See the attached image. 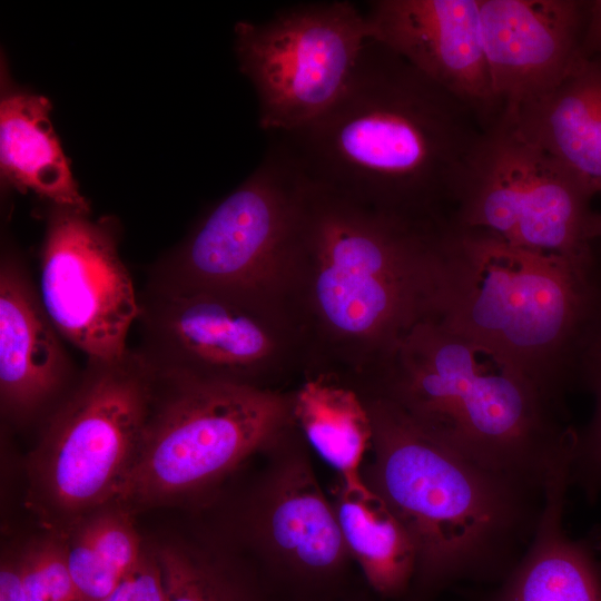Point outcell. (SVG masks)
<instances>
[{"mask_svg": "<svg viewBox=\"0 0 601 601\" xmlns=\"http://www.w3.org/2000/svg\"><path fill=\"white\" fill-rule=\"evenodd\" d=\"M501 116L593 195L601 193V57L581 59L552 90Z\"/></svg>", "mask_w": 601, "mask_h": 601, "instance_id": "2e32d148", "label": "cell"}, {"mask_svg": "<svg viewBox=\"0 0 601 601\" xmlns=\"http://www.w3.org/2000/svg\"><path fill=\"white\" fill-rule=\"evenodd\" d=\"M363 11L368 38L465 101L489 126L499 118L480 0H374Z\"/></svg>", "mask_w": 601, "mask_h": 601, "instance_id": "5bb4252c", "label": "cell"}, {"mask_svg": "<svg viewBox=\"0 0 601 601\" xmlns=\"http://www.w3.org/2000/svg\"><path fill=\"white\" fill-rule=\"evenodd\" d=\"M48 317L22 258L3 247L0 259L1 415L22 426L43 421L77 385L80 374Z\"/></svg>", "mask_w": 601, "mask_h": 601, "instance_id": "9a60e30c", "label": "cell"}, {"mask_svg": "<svg viewBox=\"0 0 601 601\" xmlns=\"http://www.w3.org/2000/svg\"><path fill=\"white\" fill-rule=\"evenodd\" d=\"M305 188L302 170L275 139L257 168L152 265L146 286L210 290L288 314L290 248Z\"/></svg>", "mask_w": 601, "mask_h": 601, "instance_id": "ba28073f", "label": "cell"}, {"mask_svg": "<svg viewBox=\"0 0 601 601\" xmlns=\"http://www.w3.org/2000/svg\"><path fill=\"white\" fill-rule=\"evenodd\" d=\"M50 102L42 96L6 91L0 105V162L3 178L50 205L90 213L52 129Z\"/></svg>", "mask_w": 601, "mask_h": 601, "instance_id": "ac0fdd59", "label": "cell"}, {"mask_svg": "<svg viewBox=\"0 0 601 601\" xmlns=\"http://www.w3.org/2000/svg\"><path fill=\"white\" fill-rule=\"evenodd\" d=\"M140 344L158 376L277 390L273 383L305 367L290 316L278 308L210 290L139 294Z\"/></svg>", "mask_w": 601, "mask_h": 601, "instance_id": "9c48e42d", "label": "cell"}, {"mask_svg": "<svg viewBox=\"0 0 601 601\" xmlns=\"http://www.w3.org/2000/svg\"><path fill=\"white\" fill-rule=\"evenodd\" d=\"M600 305L598 265L449 227L433 317L561 403Z\"/></svg>", "mask_w": 601, "mask_h": 601, "instance_id": "5b68a950", "label": "cell"}, {"mask_svg": "<svg viewBox=\"0 0 601 601\" xmlns=\"http://www.w3.org/2000/svg\"><path fill=\"white\" fill-rule=\"evenodd\" d=\"M592 237L594 240H601V213H594L593 215Z\"/></svg>", "mask_w": 601, "mask_h": 601, "instance_id": "f1b7e54d", "label": "cell"}, {"mask_svg": "<svg viewBox=\"0 0 601 601\" xmlns=\"http://www.w3.org/2000/svg\"><path fill=\"white\" fill-rule=\"evenodd\" d=\"M263 526L279 556L306 575L333 573L347 551L335 506L306 465L288 466L279 476Z\"/></svg>", "mask_w": 601, "mask_h": 601, "instance_id": "d6986e66", "label": "cell"}, {"mask_svg": "<svg viewBox=\"0 0 601 601\" xmlns=\"http://www.w3.org/2000/svg\"><path fill=\"white\" fill-rule=\"evenodd\" d=\"M335 511L345 545L371 587L384 597L402 594L414 579L416 549L387 503L361 475L342 479Z\"/></svg>", "mask_w": 601, "mask_h": 601, "instance_id": "ffe728a7", "label": "cell"}, {"mask_svg": "<svg viewBox=\"0 0 601 601\" xmlns=\"http://www.w3.org/2000/svg\"><path fill=\"white\" fill-rule=\"evenodd\" d=\"M577 380L593 393L595 407L585 433H578L571 479L580 474L589 489L594 490L601 484V305L582 338L575 366Z\"/></svg>", "mask_w": 601, "mask_h": 601, "instance_id": "cb8c5ba5", "label": "cell"}, {"mask_svg": "<svg viewBox=\"0 0 601 601\" xmlns=\"http://www.w3.org/2000/svg\"><path fill=\"white\" fill-rule=\"evenodd\" d=\"M109 218L50 205L39 252L38 293L61 337L89 359L117 361L140 314L139 294Z\"/></svg>", "mask_w": 601, "mask_h": 601, "instance_id": "7c38bea8", "label": "cell"}, {"mask_svg": "<svg viewBox=\"0 0 601 601\" xmlns=\"http://www.w3.org/2000/svg\"><path fill=\"white\" fill-rule=\"evenodd\" d=\"M597 57H601V55H600V56H597Z\"/></svg>", "mask_w": 601, "mask_h": 601, "instance_id": "f546056e", "label": "cell"}, {"mask_svg": "<svg viewBox=\"0 0 601 601\" xmlns=\"http://www.w3.org/2000/svg\"><path fill=\"white\" fill-rule=\"evenodd\" d=\"M63 538L67 564L85 601H102L140 558L131 513L110 503L76 523Z\"/></svg>", "mask_w": 601, "mask_h": 601, "instance_id": "7402d4cb", "label": "cell"}, {"mask_svg": "<svg viewBox=\"0 0 601 601\" xmlns=\"http://www.w3.org/2000/svg\"><path fill=\"white\" fill-rule=\"evenodd\" d=\"M155 553L165 601H258L250 585L216 559L181 544H165Z\"/></svg>", "mask_w": 601, "mask_h": 601, "instance_id": "603a6c76", "label": "cell"}, {"mask_svg": "<svg viewBox=\"0 0 601 601\" xmlns=\"http://www.w3.org/2000/svg\"><path fill=\"white\" fill-rule=\"evenodd\" d=\"M372 423L368 485L416 549L414 579L427 589L504 578L528 549L545 490L463 456L380 394L359 392Z\"/></svg>", "mask_w": 601, "mask_h": 601, "instance_id": "3957f363", "label": "cell"}, {"mask_svg": "<svg viewBox=\"0 0 601 601\" xmlns=\"http://www.w3.org/2000/svg\"><path fill=\"white\" fill-rule=\"evenodd\" d=\"M489 127L465 101L368 38L334 104L274 136L313 186L443 227Z\"/></svg>", "mask_w": 601, "mask_h": 601, "instance_id": "6da1fadb", "label": "cell"}, {"mask_svg": "<svg viewBox=\"0 0 601 601\" xmlns=\"http://www.w3.org/2000/svg\"><path fill=\"white\" fill-rule=\"evenodd\" d=\"M358 387L472 462L542 490L574 456L578 432L563 404L436 317L416 324Z\"/></svg>", "mask_w": 601, "mask_h": 601, "instance_id": "277c9868", "label": "cell"}, {"mask_svg": "<svg viewBox=\"0 0 601 601\" xmlns=\"http://www.w3.org/2000/svg\"><path fill=\"white\" fill-rule=\"evenodd\" d=\"M593 196L500 116L486 129L457 191L450 226L485 230L512 245L593 267Z\"/></svg>", "mask_w": 601, "mask_h": 601, "instance_id": "30bf717a", "label": "cell"}, {"mask_svg": "<svg viewBox=\"0 0 601 601\" xmlns=\"http://www.w3.org/2000/svg\"><path fill=\"white\" fill-rule=\"evenodd\" d=\"M587 1L480 0L482 46L499 115L556 87L582 59Z\"/></svg>", "mask_w": 601, "mask_h": 601, "instance_id": "4fadbf2b", "label": "cell"}, {"mask_svg": "<svg viewBox=\"0 0 601 601\" xmlns=\"http://www.w3.org/2000/svg\"><path fill=\"white\" fill-rule=\"evenodd\" d=\"M571 463L545 489L544 506L524 554L485 601H601V571L589 549L563 529Z\"/></svg>", "mask_w": 601, "mask_h": 601, "instance_id": "e0dca14e", "label": "cell"}, {"mask_svg": "<svg viewBox=\"0 0 601 601\" xmlns=\"http://www.w3.org/2000/svg\"><path fill=\"white\" fill-rule=\"evenodd\" d=\"M18 556L27 601H85L70 574L62 536L46 532Z\"/></svg>", "mask_w": 601, "mask_h": 601, "instance_id": "d4e9b609", "label": "cell"}, {"mask_svg": "<svg viewBox=\"0 0 601 601\" xmlns=\"http://www.w3.org/2000/svg\"><path fill=\"white\" fill-rule=\"evenodd\" d=\"M368 39L362 11L347 0L297 3L263 22L235 24L239 69L258 101L259 127L296 130L339 97Z\"/></svg>", "mask_w": 601, "mask_h": 601, "instance_id": "8fae6325", "label": "cell"}, {"mask_svg": "<svg viewBox=\"0 0 601 601\" xmlns=\"http://www.w3.org/2000/svg\"><path fill=\"white\" fill-rule=\"evenodd\" d=\"M303 373V382L290 393L294 424L343 480L361 476L373 437L361 393L338 374L315 370Z\"/></svg>", "mask_w": 601, "mask_h": 601, "instance_id": "44dd1931", "label": "cell"}, {"mask_svg": "<svg viewBox=\"0 0 601 601\" xmlns=\"http://www.w3.org/2000/svg\"><path fill=\"white\" fill-rule=\"evenodd\" d=\"M155 382L135 348L117 361L87 358L27 459V504L47 533L65 535L115 501L136 457Z\"/></svg>", "mask_w": 601, "mask_h": 601, "instance_id": "8992f818", "label": "cell"}, {"mask_svg": "<svg viewBox=\"0 0 601 601\" xmlns=\"http://www.w3.org/2000/svg\"><path fill=\"white\" fill-rule=\"evenodd\" d=\"M102 601H165L162 573L155 551L144 549L137 563Z\"/></svg>", "mask_w": 601, "mask_h": 601, "instance_id": "484cf974", "label": "cell"}, {"mask_svg": "<svg viewBox=\"0 0 601 601\" xmlns=\"http://www.w3.org/2000/svg\"><path fill=\"white\" fill-rule=\"evenodd\" d=\"M155 377L136 457L112 502L130 513L200 491L294 425L290 393Z\"/></svg>", "mask_w": 601, "mask_h": 601, "instance_id": "52a82bcc", "label": "cell"}, {"mask_svg": "<svg viewBox=\"0 0 601 601\" xmlns=\"http://www.w3.org/2000/svg\"><path fill=\"white\" fill-rule=\"evenodd\" d=\"M446 229L367 208L306 180L286 299L304 370L364 382L416 324L434 316Z\"/></svg>", "mask_w": 601, "mask_h": 601, "instance_id": "7a4b0ae2", "label": "cell"}, {"mask_svg": "<svg viewBox=\"0 0 601 601\" xmlns=\"http://www.w3.org/2000/svg\"><path fill=\"white\" fill-rule=\"evenodd\" d=\"M0 601H27L18 552L7 554L1 560Z\"/></svg>", "mask_w": 601, "mask_h": 601, "instance_id": "4316f807", "label": "cell"}, {"mask_svg": "<svg viewBox=\"0 0 601 601\" xmlns=\"http://www.w3.org/2000/svg\"><path fill=\"white\" fill-rule=\"evenodd\" d=\"M601 55V0L587 1L585 21L581 43L582 59Z\"/></svg>", "mask_w": 601, "mask_h": 601, "instance_id": "83f0119b", "label": "cell"}]
</instances>
